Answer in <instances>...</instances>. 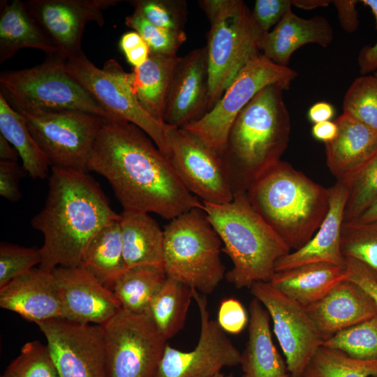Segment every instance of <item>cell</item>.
I'll use <instances>...</instances> for the list:
<instances>
[{
	"instance_id": "7bdbcfd3",
	"label": "cell",
	"mask_w": 377,
	"mask_h": 377,
	"mask_svg": "<svg viewBox=\"0 0 377 377\" xmlns=\"http://www.w3.org/2000/svg\"><path fill=\"white\" fill-rule=\"evenodd\" d=\"M292 6V0H256L251 17L260 31L266 34L280 22Z\"/></svg>"
},
{
	"instance_id": "5b68a950",
	"label": "cell",
	"mask_w": 377,
	"mask_h": 377,
	"mask_svg": "<svg viewBox=\"0 0 377 377\" xmlns=\"http://www.w3.org/2000/svg\"><path fill=\"white\" fill-rule=\"evenodd\" d=\"M203 210L230 258L227 281L237 288L269 282L276 262L291 250L250 204L245 193L228 203L202 202Z\"/></svg>"
},
{
	"instance_id": "30bf717a",
	"label": "cell",
	"mask_w": 377,
	"mask_h": 377,
	"mask_svg": "<svg viewBox=\"0 0 377 377\" xmlns=\"http://www.w3.org/2000/svg\"><path fill=\"white\" fill-rule=\"evenodd\" d=\"M297 76L293 68L278 65L260 54L246 65L212 110L182 128L220 156L234 120L251 100L271 84L288 89Z\"/></svg>"
},
{
	"instance_id": "4dcf8cb0",
	"label": "cell",
	"mask_w": 377,
	"mask_h": 377,
	"mask_svg": "<svg viewBox=\"0 0 377 377\" xmlns=\"http://www.w3.org/2000/svg\"><path fill=\"white\" fill-rule=\"evenodd\" d=\"M0 134L17 150L22 167L33 179L47 177L50 163L31 135L22 116L0 92Z\"/></svg>"
},
{
	"instance_id": "836d02e7",
	"label": "cell",
	"mask_w": 377,
	"mask_h": 377,
	"mask_svg": "<svg viewBox=\"0 0 377 377\" xmlns=\"http://www.w3.org/2000/svg\"><path fill=\"white\" fill-rule=\"evenodd\" d=\"M377 377V360H363L321 346L302 377Z\"/></svg>"
},
{
	"instance_id": "603a6c76",
	"label": "cell",
	"mask_w": 377,
	"mask_h": 377,
	"mask_svg": "<svg viewBox=\"0 0 377 377\" xmlns=\"http://www.w3.org/2000/svg\"><path fill=\"white\" fill-rule=\"evenodd\" d=\"M334 122L338 132L333 140L325 144L326 162L337 182L346 184L377 152V133L343 113Z\"/></svg>"
},
{
	"instance_id": "bcb514c9",
	"label": "cell",
	"mask_w": 377,
	"mask_h": 377,
	"mask_svg": "<svg viewBox=\"0 0 377 377\" xmlns=\"http://www.w3.org/2000/svg\"><path fill=\"white\" fill-rule=\"evenodd\" d=\"M26 171L17 162L0 161V195L10 202H17L21 198L19 188L20 179Z\"/></svg>"
},
{
	"instance_id": "9c48e42d",
	"label": "cell",
	"mask_w": 377,
	"mask_h": 377,
	"mask_svg": "<svg viewBox=\"0 0 377 377\" xmlns=\"http://www.w3.org/2000/svg\"><path fill=\"white\" fill-rule=\"evenodd\" d=\"M69 75L87 90L111 115L122 118L141 128L170 158L168 131L171 126L150 116L139 103L126 72L114 59L97 68L82 54L67 59Z\"/></svg>"
},
{
	"instance_id": "f907efd6",
	"label": "cell",
	"mask_w": 377,
	"mask_h": 377,
	"mask_svg": "<svg viewBox=\"0 0 377 377\" xmlns=\"http://www.w3.org/2000/svg\"><path fill=\"white\" fill-rule=\"evenodd\" d=\"M335 110L332 104L325 101L317 102L312 105L308 110L307 117L313 124L330 121Z\"/></svg>"
},
{
	"instance_id": "7a4b0ae2",
	"label": "cell",
	"mask_w": 377,
	"mask_h": 377,
	"mask_svg": "<svg viewBox=\"0 0 377 377\" xmlns=\"http://www.w3.org/2000/svg\"><path fill=\"white\" fill-rule=\"evenodd\" d=\"M51 170L45 206L31 220L44 237L39 267L49 272L80 266L94 236L121 217L87 172L55 167Z\"/></svg>"
},
{
	"instance_id": "7c38bea8",
	"label": "cell",
	"mask_w": 377,
	"mask_h": 377,
	"mask_svg": "<svg viewBox=\"0 0 377 377\" xmlns=\"http://www.w3.org/2000/svg\"><path fill=\"white\" fill-rule=\"evenodd\" d=\"M101 327L108 377H156L168 343L148 315L121 309Z\"/></svg>"
},
{
	"instance_id": "f6af8a7d",
	"label": "cell",
	"mask_w": 377,
	"mask_h": 377,
	"mask_svg": "<svg viewBox=\"0 0 377 377\" xmlns=\"http://www.w3.org/2000/svg\"><path fill=\"white\" fill-rule=\"evenodd\" d=\"M344 258L346 280L355 283L362 288L377 306V278L376 275L363 263L352 258Z\"/></svg>"
},
{
	"instance_id": "277c9868",
	"label": "cell",
	"mask_w": 377,
	"mask_h": 377,
	"mask_svg": "<svg viewBox=\"0 0 377 377\" xmlns=\"http://www.w3.org/2000/svg\"><path fill=\"white\" fill-rule=\"evenodd\" d=\"M246 194L253 209L291 251L313 237L330 205L328 188L281 160Z\"/></svg>"
},
{
	"instance_id": "11a10c76",
	"label": "cell",
	"mask_w": 377,
	"mask_h": 377,
	"mask_svg": "<svg viewBox=\"0 0 377 377\" xmlns=\"http://www.w3.org/2000/svg\"><path fill=\"white\" fill-rule=\"evenodd\" d=\"M374 220H377V198L355 221L367 223Z\"/></svg>"
},
{
	"instance_id": "ba28073f",
	"label": "cell",
	"mask_w": 377,
	"mask_h": 377,
	"mask_svg": "<svg viewBox=\"0 0 377 377\" xmlns=\"http://www.w3.org/2000/svg\"><path fill=\"white\" fill-rule=\"evenodd\" d=\"M208 112L213 108L236 77L260 52L262 33L243 1L226 0L223 8L209 20Z\"/></svg>"
},
{
	"instance_id": "83f0119b",
	"label": "cell",
	"mask_w": 377,
	"mask_h": 377,
	"mask_svg": "<svg viewBox=\"0 0 377 377\" xmlns=\"http://www.w3.org/2000/svg\"><path fill=\"white\" fill-rule=\"evenodd\" d=\"M26 47L40 50L47 56L61 55L57 47L30 15L24 2L14 0L9 3L6 0L1 1L0 63Z\"/></svg>"
},
{
	"instance_id": "7402d4cb",
	"label": "cell",
	"mask_w": 377,
	"mask_h": 377,
	"mask_svg": "<svg viewBox=\"0 0 377 377\" xmlns=\"http://www.w3.org/2000/svg\"><path fill=\"white\" fill-rule=\"evenodd\" d=\"M306 310L323 341L377 314V306L369 295L348 280L338 283Z\"/></svg>"
},
{
	"instance_id": "ac0fdd59",
	"label": "cell",
	"mask_w": 377,
	"mask_h": 377,
	"mask_svg": "<svg viewBox=\"0 0 377 377\" xmlns=\"http://www.w3.org/2000/svg\"><path fill=\"white\" fill-rule=\"evenodd\" d=\"M52 273L64 318L102 325L122 309L113 291L82 266L57 267Z\"/></svg>"
},
{
	"instance_id": "1f68e13d",
	"label": "cell",
	"mask_w": 377,
	"mask_h": 377,
	"mask_svg": "<svg viewBox=\"0 0 377 377\" xmlns=\"http://www.w3.org/2000/svg\"><path fill=\"white\" fill-rule=\"evenodd\" d=\"M193 289L167 277L146 313L158 331L168 341L184 327Z\"/></svg>"
},
{
	"instance_id": "db71d44e",
	"label": "cell",
	"mask_w": 377,
	"mask_h": 377,
	"mask_svg": "<svg viewBox=\"0 0 377 377\" xmlns=\"http://www.w3.org/2000/svg\"><path fill=\"white\" fill-rule=\"evenodd\" d=\"M332 3L330 0H292V5L302 10H313L327 7Z\"/></svg>"
},
{
	"instance_id": "2e32d148",
	"label": "cell",
	"mask_w": 377,
	"mask_h": 377,
	"mask_svg": "<svg viewBox=\"0 0 377 377\" xmlns=\"http://www.w3.org/2000/svg\"><path fill=\"white\" fill-rule=\"evenodd\" d=\"M200 312V332L198 343L190 351L167 345L156 377H214L225 367L239 364L241 353L210 318L205 297L193 289Z\"/></svg>"
},
{
	"instance_id": "60d3db41",
	"label": "cell",
	"mask_w": 377,
	"mask_h": 377,
	"mask_svg": "<svg viewBox=\"0 0 377 377\" xmlns=\"http://www.w3.org/2000/svg\"><path fill=\"white\" fill-rule=\"evenodd\" d=\"M125 23L141 36L151 54L177 56V51L187 38L184 31H172L157 27L135 11L126 17Z\"/></svg>"
},
{
	"instance_id": "ffe728a7",
	"label": "cell",
	"mask_w": 377,
	"mask_h": 377,
	"mask_svg": "<svg viewBox=\"0 0 377 377\" xmlns=\"http://www.w3.org/2000/svg\"><path fill=\"white\" fill-rule=\"evenodd\" d=\"M0 306L36 325L63 318L57 286L52 272L40 267L0 288Z\"/></svg>"
},
{
	"instance_id": "4fadbf2b",
	"label": "cell",
	"mask_w": 377,
	"mask_h": 377,
	"mask_svg": "<svg viewBox=\"0 0 377 377\" xmlns=\"http://www.w3.org/2000/svg\"><path fill=\"white\" fill-rule=\"evenodd\" d=\"M249 288L272 320L274 332L291 377H302L310 360L323 343L306 308L281 293L269 282H256Z\"/></svg>"
},
{
	"instance_id": "f1b7e54d",
	"label": "cell",
	"mask_w": 377,
	"mask_h": 377,
	"mask_svg": "<svg viewBox=\"0 0 377 377\" xmlns=\"http://www.w3.org/2000/svg\"><path fill=\"white\" fill-rule=\"evenodd\" d=\"M180 58L150 54L145 64L128 73L129 84L142 108L162 122L171 80Z\"/></svg>"
},
{
	"instance_id": "74e56055",
	"label": "cell",
	"mask_w": 377,
	"mask_h": 377,
	"mask_svg": "<svg viewBox=\"0 0 377 377\" xmlns=\"http://www.w3.org/2000/svg\"><path fill=\"white\" fill-rule=\"evenodd\" d=\"M345 184L348 188V198L343 223H347L357 219L377 198V152Z\"/></svg>"
},
{
	"instance_id": "c3c4849f",
	"label": "cell",
	"mask_w": 377,
	"mask_h": 377,
	"mask_svg": "<svg viewBox=\"0 0 377 377\" xmlns=\"http://www.w3.org/2000/svg\"><path fill=\"white\" fill-rule=\"evenodd\" d=\"M360 2L370 9L377 28V0H361ZM357 61L361 75L374 73L377 70V40L373 45L362 47L358 53Z\"/></svg>"
},
{
	"instance_id": "f5cc1de1",
	"label": "cell",
	"mask_w": 377,
	"mask_h": 377,
	"mask_svg": "<svg viewBox=\"0 0 377 377\" xmlns=\"http://www.w3.org/2000/svg\"><path fill=\"white\" fill-rule=\"evenodd\" d=\"M18 156L13 146L0 134V161L17 162Z\"/></svg>"
},
{
	"instance_id": "8d00e7d4",
	"label": "cell",
	"mask_w": 377,
	"mask_h": 377,
	"mask_svg": "<svg viewBox=\"0 0 377 377\" xmlns=\"http://www.w3.org/2000/svg\"><path fill=\"white\" fill-rule=\"evenodd\" d=\"M343 113L362 122L377 133V78L360 75L347 89Z\"/></svg>"
},
{
	"instance_id": "3957f363",
	"label": "cell",
	"mask_w": 377,
	"mask_h": 377,
	"mask_svg": "<svg viewBox=\"0 0 377 377\" xmlns=\"http://www.w3.org/2000/svg\"><path fill=\"white\" fill-rule=\"evenodd\" d=\"M284 89H261L237 114L220 155L234 195L245 193L281 161L290 140V117Z\"/></svg>"
},
{
	"instance_id": "484cf974",
	"label": "cell",
	"mask_w": 377,
	"mask_h": 377,
	"mask_svg": "<svg viewBox=\"0 0 377 377\" xmlns=\"http://www.w3.org/2000/svg\"><path fill=\"white\" fill-rule=\"evenodd\" d=\"M344 280H346L345 267L329 263H313L275 272L269 282L306 308L321 300Z\"/></svg>"
},
{
	"instance_id": "d6a6232c",
	"label": "cell",
	"mask_w": 377,
	"mask_h": 377,
	"mask_svg": "<svg viewBox=\"0 0 377 377\" xmlns=\"http://www.w3.org/2000/svg\"><path fill=\"white\" fill-rule=\"evenodd\" d=\"M167 279L165 272L151 267L128 269L114 283L112 290L122 309L133 313H146Z\"/></svg>"
},
{
	"instance_id": "52a82bcc",
	"label": "cell",
	"mask_w": 377,
	"mask_h": 377,
	"mask_svg": "<svg viewBox=\"0 0 377 377\" xmlns=\"http://www.w3.org/2000/svg\"><path fill=\"white\" fill-rule=\"evenodd\" d=\"M61 55L38 66L0 75L1 93L17 111L73 110L112 119L94 97L72 78Z\"/></svg>"
},
{
	"instance_id": "4316f807",
	"label": "cell",
	"mask_w": 377,
	"mask_h": 377,
	"mask_svg": "<svg viewBox=\"0 0 377 377\" xmlns=\"http://www.w3.org/2000/svg\"><path fill=\"white\" fill-rule=\"evenodd\" d=\"M120 226L127 268L151 267L164 271V231L149 213L123 211Z\"/></svg>"
},
{
	"instance_id": "d4e9b609",
	"label": "cell",
	"mask_w": 377,
	"mask_h": 377,
	"mask_svg": "<svg viewBox=\"0 0 377 377\" xmlns=\"http://www.w3.org/2000/svg\"><path fill=\"white\" fill-rule=\"evenodd\" d=\"M270 318L254 297L249 304L248 340L240 357L242 377H291L286 360L273 343Z\"/></svg>"
},
{
	"instance_id": "f546056e",
	"label": "cell",
	"mask_w": 377,
	"mask_h": 377,
	"mask_svg": "<svg viewBox=\"0 0 377 377\" xmlns=\"http://www.w3.org/2000/svg\"><path fill=\"white\" fill-rule=\"evenodd\" d=\"M120 219L106 225L94 236L80 265L110 290L128 269L124 258Z\"/></svg>"
},
{
	"instance_id": "8992f818",
	"label": "cell",
	"mask_w": 377,
	"mask_h": 377,
	"mask_svg": "<svg viewBox=\"0 0 377 377\" xmlns=\"http://www.w3.org/2000/svg\"><path fill=\"white\" fill-rule=\"evenodd\" d=\"M163 231L166 276L201 294L212 293L226 273L221 240L203 209L182 214L170 220Z\"/></svg>"
},
{
	"instance_id": "44dd1931",
	"label": "cell",
	"mask_w": 377,
	"mask_h": 377,
	"mask_svg": "<svg viewBox=\"0 0 377 377\" xmlns=\"http://www.w3.org/2000/svg\"><path fill=\"white\" fill-rule=\"evenodd\" d=\"M328 190L329 209L318 229L305 245L279 258L274 265L275 272L313 263H329L345 267L341 241L348 188L345 184L337 182Z\"/></svg>"
},
{
	"instance_id": "681fc988",
	"label": "cell",
	"mask_w": 377,
	"mask_h": 377,
	"mask_svg": "<svg viewBox=\"0 0 377 377\" xmlns=\"http://www.w3.org/2000/svg\"><path fill=\"white\" fill-rule=\"evenodd\" d=\"M357 0H334V5L340 26L346 33H353L359 27V17L356 6Z\"/></svg>"
},
{
	"instance_id": "e0dca14e",
	"label": "cell",
	"mask_w": 377,
	"mask_h": 377,
	"mask_svg": "<svg viewBox=\"0 0 377 377\" xmlns=\"http://www.w3.org/2000/svg\"><path fill=\"white\" fill-rule=\"evenodd\" d=\"M116 0H29L30 15L66 59L82 55V34L87 23L105 24L103 9Z\"/></svg>"
},
{
	"instance_id": "6f0895ef",
	"label": "cell",
	"mask_w": 377,
	"mask_h": 377,
	"mask_svg": "<svg viewBox=\"0 0 377 377\" xmlns=\"http://www.w3.org/2000/svg\"><path fill=\"white\" fill-rule=\"evenodd\" d=\"M374 75L377 78V70L374 73Z\"/></svg>"
},
{
	"instance_id": "ee69618b",
	"label": "cell",
	"mask_w": 377,
	"mask_h": 377,
	"mask_svg": "<svg viewBox=\"0 0 377 377\" xmlns=\"http://www.w3.org/2000/svg\"><path fill=\"white\" fill-rule=\"evenodd\" d=\"M216 321L226 333L238 334L245 328L249 319L240 301L228 297L221 302Z\"/></svg>"
},
{
	"instance_id": "7dc6e473",
	"label": "cell",
	"mask_w": 377,
	"mask_h": 377,
	"mask_svg": "<svg viewBox=\"0 0 377 377\" xmlns=\"http://www.w3.org/2000/svg\"><path fill=\"white\" fill-rule=\"evenodd\" d=\"M119 45L126 61L133 68L145 64L151 54L147 43L135 31L123 34L119 40Z\"/></svg>"
},
{
	"instance_id": "ab89813d",
	"label": "cell",
	"mask_w": 377,
	"mask_h": 377,
	"mask_svg": "<svg viewBox=\"0 0 377 377\" xmlns=\"http://www.w3.org/2000/svg\"><path fill=\"white\" fill-rule=\"evenodd\" d=\"M134 11L157 27L177 31H184L188 7L184 0H133Z\"/></svg>"
},
{
	"instance_id": "5bb4252c",
	"label": "cell",
	"mask_w": 377,
	"mask_h": 377,
	"mask_svg": "<svg viewBox=\"0 0 377 377\" xmlns=\"http://www.w3.org/2000/svg\"><path fill=\"white\" fill-rule=\"evenodd\" d=\"M37 325L47 339L59 377H108L101 325L64 318Z\"/></svg>"
},
{
	"instance_id": "d590c367",
	"label": "cell",
	"mask_w": 377,
	"mask_h": 377,
	"mask_svg": "<svg viewBox=\"0 0 377 377\" xmlns=\"http://www.w3.org/2000/svg\"><path fill=\"white\" fill-rule=\"evenodd\" d=\"M341 250L344 258L363 263L377 278V220L343 223Z\"/></svg>"
},
{
	"instance_id": "f35d334b",
	"label": "cell",
	"mask_w": 377,
	"mask_h": 377,
	"mask_svg": "<svg viewBox=\"0 0 377 377\" xmlns=\"http://www.w3.org/2000/svg\"><path fill=\"white\" fill-rule=\"evenodd\" d=\"M1 377H59L47 345L26 343Z\"/></svg>"
},
{
	"instance_id": "d6986e66",
	"label": "cell",
	"mask_w": 377,
	"mask_h": 377,
	"mask_svg": "<svg viewBox=\"0 0 377 377\" xmlns=\"http://www.w3.org/2000/svg\"><path fill=\"white\" fill-rule=\"evenodd\" d=\"M209 77L206 45L181 57L171 80L163 121L183 128L208 112Z\"/></svg>"
},
{
	"instance_id": "6da1fadb",
	"label": "cell",
	"mask_w": 377,
	"mask_h": 377,
	"mask_svg": "<svg viewBox=\"0 0 377 377\" xmlns=\"http://www.w3.org/2000/svg\"><path fill=\"white\" fill-rule=\"evenodd\" d=\"M87 171L108 180L124 211L154 213L170 221L192 209H203L151 138L120 117L103 119Z\"/></svg>"
},
{
	"instance_id": "b9f144b4",
	"label": "cell",
	"mask_w": 377,
	"mask_h": 377,
	"mask_svg": "<svg viewBox=\"0 0 377 377\" xmlns=\"http://www.w3.org/2000/svg\"><path fill=\"white\" fill-rule=\"evenodd\" d=\"M40 249L1 243L0 245V288L40 264Z\"/></svg>"
},
{
	"instance_id": "816d5d0a",
	"label": "cell",
	"mask_w": 377,
	"mask_h": 377,
	"mask_svg": "<svg viewBox=\"0 0 377 377\" xmlns=\"http://www.w3.org/2000/svg\"><path fill=\"white\" fill-rule=\"evenodd\" d=\"M338 132L337 125L334 121H327L313 125L311 134L317 140L325 144L333 140Z\"/></svg>"
},
{
	"instance_id": "e575fe53",
	"label": "cell",
	"mask_w": 377,
	"mask_h": 377,
	"mask_svg": "<svg viewBox=\"0 0 377 377\" xmlns=\"http://www.w3.org/2000/svg\"><path fill=\"white\" fill-rule=\"evenodd\" d=\"M322 346L341 350L355 359L377 360V314L337 333Z\"/></svg>"
},
{
	"instance_id": "cb8c5ba5",
	"label": "cell",
	"mask_w": 377,
	"mask_h": 377,
	"mask_svg": "<svg viewBox=\"0 0 377 377\" xmlns=\"http://www.w3.org/2000/svg\"><path fill=\"white\" fill-rule=\"evenodd\" d=\"M333 38V29L326 17L316 15L306 19L290 9L272 30L263 34L260 50L272 62L288 66L292 54L302 46L312 43L327 47Z\"/></svg>"
},
{
	"instance_id": "8fae6325",
	"label": "cell",
	"mask_w": 377,
	"mask_h": 377,
	"mask_svg": "<svg viewBox=\"0 0 377 377\" xmlns=\"http://www.w3.org/2000/svg\"><path fill=\"white\" fill-rule=\"evenodd\" d=\"M51 167L88 172L103 118L73 111H17Z\"/></svg>"
},
{
	"instance_id": "9a60e30c",
	"label": "cell",
	"mask_w": 377,
	"mask_h": 377,
	"mask_svg": "<svg viewBox=\"0 0 377 377\" xmlns=\"http://www.w3.org/2000/svg\"><path fill=\"white\" fill-rule=\"evenodd\" d=\"M170 159L185 187L202 202L222 205L234 193L220 156L182 128L168 131Z\"/></svg>"
},
{
	"instance_id": "9f6ffc18",
	"label": "cell",
	"mask_w": 377,
	"mask_h": 377,
	"mask_svg": "<svg viewBox=\"0 0 377 377\" xmlns=\"http://www.w3.org/2000/svg\"><path fill=\"white\" fill-rule=\"evenodd\" d=\"M214 377H232V375H226L222 372H220L217 374L216 376H214Z\"/></svg>"
}]
</instances>
